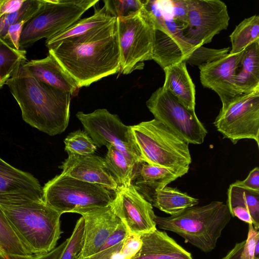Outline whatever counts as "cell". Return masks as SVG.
Masks as SVG:
<instances>
[{
	"instance_id": "30bf717a",
	"label": "cell",
	"mask_w": 259,
	"mask_h": 259,
	"mask_svg": "<svg viewBox=\"0 0 259 259\" xmlns=\"http://www.w3.org/2000/svg\"><path fill=\"white\" fill-rule=\"evenodd\" d=\"M213 123L233 144L248 139L259 147V89L240 95L221 108Z\"/></svg>"
},
{
	"instance_id": "2e32d148",
	"label": "cell",
	"mask_w": 259,
	"mask_h": 259,
	"mask_svg": "<svg viewBox=\"0 0 259 259\" xmlns=\"http://www.w3.org/2000/svg\"><path fill=\"white\" fill-rule=\"evenodd\" d=\"M80 214L84 221V234L82 250L77 257L83 258L99 252L121 221L110 206L91 209Z\"/></svg>"
},
{
	"instance_id": "83f0119b",
	"label": "cell",
	"mask_w": 259,
	"mask_h": 259,
	"mask_svg": "<svg viewBox=\"0 0 259 259\" xmlns=\"http://www.w3.org/2000/svg\"><path fill=\"white\" fill-rule=\"evenodd\" d=\"M152 60L163 69L185 61L183 54L177 44L163 32L154 29Z\"/></svg>"
},
{
	"instance_id": "7402d4cb",
	"label": "cell",
	"mask_w": 259,
	"mask_h": 259,
	"mask_svg": "<svg viewBox=\"0 0 259 259\" xmlns=\"http://www.w3.org/2000/svg\"><path fill=\"white\" fill-rule=\"evenodd\" d=\"M182 177L176 171L143 161L134 167L132 183L145 198L155 191Z\"/></svg>"
},
{
	"instance_id": "277c9868",
	"label": "cell",
	"mask_w": 259,
	"mask_h": 259,
	"mask_svg": "<svg viewBox=\"0 0 259 259\" xmlns=\"http://www.w3.org/2000/svg\"><path fill=\"white\" fill-rule=\"evenodd\" d=\"M232 217L226 204L213 201L188 208L174 215H155L154 220L159 229L175 233L186 242L208 253L215 248Z\"/></svg>"
},
{
	"instance_id": "f546056e",
	"label": "cell",
	"mask_w": 259,
	"mask_h": 259,
	"mask_svg": "<svg viewBox=\"0 0 259 259\" xmlns=\"http://www.w3.org/2000/svg\"><path fill=\"white\" fill-rule=\"evenodd\" d=\"M106 146L107 152L104 159L118 186L131 184L135 165L112 145L108 144Z\"/></svg>"
},
{
	"instance_id": "7bdbcfd3",
	"label": "cell",
	"mask_w": 259,
	"mask_h": 259,
	"mask_svg": "<svg viewBox=\"0 0 259 259\" xmlns=\"http://www.w3.org/2000/svg\"><path fill=\"white\" fill-rule=\"evenodd\" d=\"M122 242L110 248L100 251L92 255L83 258L77 257L76 259H111L113 254L120 250Z\"/></svg>"
},
{
	"instance_id": "ac0fdd59",
	"label": "cell",
	"mask_w": 259,
	"mask_h": 259,
	"mask_svg": "<svg viewBox=\"0 0 259 259\" xmlns=\"http://www.w3.org/2000/svg\"><path fill=\"white\" fill-rule=\"evenodd\" d=\"M42 188L31 174L13 167L0 157V202L43 200Z\"/></svg>"
},
{
	"instance_id": "6da1fadb",
	"label": "cell",
	"mask_w": 259,
	"mask_h": 259,
	"mask_svg": "<svg viewBox=\"0 0 259 259\" xmlns=\"http://www.w3.org/2000/svg\"><path fill=\"white\" fill-rule=\"evenodd\" d=\"M78 88L120 72L117 19L48 49Z\"/></svg>"
},
{
	"instance_id": "836d02e7",
	"label": "cell",
	"mask_w": 259,
	"mask_h": 259,
	"mask_svg": "<svg viewBox=\"0 0 259 259\" xmlns=\"http://www.w3.org/2000/svg\"><path fill=\"white\" fill-rule=\"evenodd\" d=\"M65 150L67 153L79 155L93 154L97 146L85 132L77 130L70 133L64 141Z\"/></svg>"
},
{
	"instance_id": "603a6c76",
	"label": "cell",
	"mask_w": 259,
	"mask_h": 259,
	"mask_svg": "<svg viewBox=\"0 0 259 259\" xmlns=\"http://www.w3.org/2000/svg\"><path fill=\"white\" fill-rule=\"evenodd\" d=\"M165 79L162 87L189 110L195 111V87L182 61L164 69Z\"/></svg>"
},
{
	"instance_id": "b9f144b4",
	"label": "cell",
	"mask_w": 259,
	"mask_h": 259,
	"mask_svg": "<svg viewBox=\"0 0 259 259\" xmlns=\"http://www.w3.org/2000/svg\"><path fill=\"white\" fill-rule=\"evenodd\" d=\"M25 0H0V18L19 9Z\"/></svg>"
},
{
	"instance_id": "44dd1931",
	"label": "cell",
	"mask_w": 259,
	"mask_h": 259,
	"mask_svg": "<svg viewBox=\"0 0 259 259\" xmlns=\"http://www.w3.org/2000/svg\"><path fill=\"white\" fill-rule=\"evenodd\" d=\"M227 205L232 217L259 229V191L244 188L235 182L230 185Z\"/></svg>"
},
{
	"instance_id": "1f68e13d",
	"label": "cell",
	"mask_w": 259,
	"mask_h": 259,
	"mask_svg": "<svg viewBox=\"0 0 259 259\" xmlns=\"http://www.w3.org/2000/svg\"><path fill=\"white\" fill-rule=\"evenodd\" d=\"M221 259H259V231L248 224L246 240L237 243Z\"/></svg>"
},
{
	"instance_id": "4dcf8cb0",
	"label": "cell",
	"mask_w": 259,
	"mask_h": 259,
	"mask_svg": "<svg viewBox=\"0 0 259 259\" xmlns=\"http://www.w3.org/2000/svg\"><path fill=\"white\" fill-rule=\"evenodd\" d=\"M26 54L25 50H16L0 38V89L26 61Z\"/></svg>"
},
{
	"instance_id": "d6986e66",
	"label": "cell",
	"mask_w": 259,
	"mask_h": 259,
	"mask_svg": "<svg viewBox=\"0 0 259 259\" xmlns=\"http://www.w3.org/2000/svg\"><path fill=\"white\" fill-rule=\"evenodd\" d=\"M141 245L130 259H193L191 253L157 229L140 235Z\"/></svg>"
},
{
	"instance_id": "ee69618b",
	"label": "cell",
	"mask_w": 259,
	"mask_h": 259,
	"mask_svg": "<svg viewBox=\"0 0 259 259\" xmlns=\"http://www.w3.org/2000/svg\"><path fill=\"white\" fill-rule=\"evenodd\" d=\"M67 239L48 253L34 255L31 259H60L67 244Z\"/></svg>"
},
{
	"instance_id": "f6af8a7d",
	"label": "cell",
	"mask_w": 259,
	"mask_h": 259,
	"mask_svg": "<svg viewBox=\"0 0 259 259\" xmlns=\"http://www.w3.org/2000/svg\"><path fill=\"white\" fill-rule=\"evenodd\" d=\"M0 259H1V257H0Z\"/></svg>"
},
{
	"instance_id": "ab89813d",
	"label": "cell",
	"mask_w": 259,
	"mask_h": 259,
	"mask_svg": "<svg viewBox=\"0 0 259 259\" xmlns=\"http://www.w3.org/2000/svg\"><path fill=\"white\" fill-rule=\"evenodd\" d=\"M128 234L125 225L121 222L107 238L100 251L108 249L122 242Z\"/></svg>"
},
{
	"instance_id": "7c38bea8",
	"label": "cell",
	"mask_w": 259,
	"mask_h": 259,
	"mask_svg": "<svg viewBox=\"0 0 259 259\" xmlns=\"http://www.w3.org/2000/svg\"><path fill=\"white\" fill-rule=\"evenodd\" d=\"M188 26L184 36L195 46L211 41L227 29L230 17L227 5L220 0H186Z\"/></svg>"
},
{
	"instance_id": "4fadbf2b",
	"label": "cell",
	"mask_w": 259,
	"mask_h": 259,
	"mask_svg": "<svg viewBox=\"0 0 259 259\" xmlns=\"http://www.w3.org/2000/svg\"><path fill=\"white\" fill-rule=\"evenodd\" d=\"M142 9L154 29L164 33L181 49L185 60L200 46H195L185 37L188 26L186 0H142Z\"/></svg>"
},
{
	"instance_id": "ba28073f",
	"label": "cell",
	"mask_w": 259,
	"mask_h": 259,
	"mask_svg": "<svg viewBox=\"0 0 259 259\" xmlns=\"http://www.w3.org/2000/svg\"><path fill=\"white\" fill-rule=\"evenodd\" d=\"M117 24L120 72L128 74L152 60L154 28L142 9L127 18H117Z\"/></svg>"
},
{
	"instance_id": "d4e9b609",
	"label": "cell",
	"mask_w": 259,
	"mask_h": 259,
	"mask_svg": "<svg viewBox=\"0 0 259 259\" xmlns=\"http://www.w3.org/2000/svg\"><path fill=\"white\" fill-rule=\"evenodd\" d=\"M145 199L153 206L170 215L178 214L199 203L198 199L167 186L155 191Z\"/></svg>"
},
{
	"instance_id": "60d3db41",
	"label": "cell",
	"mask_w": 259,
	"mask_h": 259,
	"mask_svg": "<svg viewBox=\"0 0 259 259\" xmlns=\"http://www.w3.org/2000/svg\"><path fill=\"white\" fill-rule=\"evenodd\" d=\"M235 183L249 189L259 191V168L254 167L249 173L245 179L237 180Z\"/></svg>"
},
{
	"instance_id": "8992f818",
	"label": "cell",
	"mask_w": 259,
	"mask_h": 259,
	"mask_svg": "<svg viewBox=\"0 0 259 259\" xmlns=\"http://www.w3.org/2000/svg\"><path fill=\"white\" fill-rule=\"evenodd\" d=\"M42 190L44 201L61 214H80L95 208L108 206L115 197V191L102 185L61 174L46 183Z\"/></svg>"
},
{
	"instance_id": "8d00e7d4",
	"label": "cell",
	"mask_w": 259,
	"mask_h": 259,
	"mask_svg": "<svg viewBox=\"0 0 259 259\" xmlns=\"http://www.w3.org/2000/svg\"><path fill=\"white\" fill-rule=\"evenodd\" d=\"M84 234V221L81 217L76 222L71 236L60 259H76L82 250Z\"/></svg>"
},
{
	"instance_id": "484cf974",
	"label": "cell",
	"mask_w": 259,
	"mask_h": 259,
	"mask_svg": "<svg viewBox=\"0 0 259 259\" xmlns=\"http://www.w3.org/2000/svg\"><path fill=\"white\" fill-rule=\"evenodd\" d=\"M33 256L14 230L0 207L1 259H31Z\"/></svg>"
},
{
	"instance_id": "4316f807",
	"label": "cell",
	"mask_w": 259,
	"mask_h": 259,
	"mask_svg": "<svg viewBox=\"0 0 259 259\" xmlns=\"http://www.w3.org/2000/svg\"><path fill=\"white\" fill-rule=\"evenodd\" d=\"M116 18L112 17L103 7L96 10L94 14L87 18L79 19L63 31L46 39L48 49L67 38L83 34L99 27L105 25Z\"/></svg>"
},
{
	"instance_id": "ffe728a7",
	"label": "cell",
	"mask_w": 259,
	"mask_h": 259,
	"mask_svg": "<svg viewBox=\"0 0 259 259\" xmlns=\"http://www.w3.org/2000/svg\"><path fill=\"white\" fill-rule=\"evenodd\" d=\"M22 66L41 82L71 95L79 89L74 80L50 54L43 59L25 61Z\"/></svg>"
},
{
	"instance_id": "7a4b0ae2",
	"label": "cell",
	"mask_w": 259,
	"mask_h": 259,
	"mask_svg": "<svg viewBox=\"0 0 259 259\" xmlns=\"http://www.w3.org/2000/svg\"><path fill=\"white\" fill-rule=\"evenodd\" d=\"M17 102L23 120L49 136L67 128L71 95L38 80L21 64L6 84Z\"/></svg>"
},
{
	"instance_id": "e575fe53",
	"label": "cell",
	"mask_w": 259,
	"mask_h": 259,
	"mask_svg": "<svg viewBox=\"0 0 259 259\" xmlns=\"http://www.w3.org/2000/svg\"><path fill=\"white\" fill-rule=\"evenodd\" d=\"M103 2L107 12L116 19L133 16L143 8L142 0H105Z\"/></svg>"
},
{
	"instance_id": "f1b7e54d",
	"label": "cell",
	"mask_w": 259,
	"mask_h": 259,
	"mask_svg": "<svg viewBox=\"0 0 259 259\" xmlns=\"http://www.w3.org/2000/svg\"><path fill=\"white\" fill-rule=\"evenodd\" d=\"M231 49L229 53H240L259 41V16L254 15L244 19L237 25L230 35Z\"/></svg>"
},
{
	"instance_id": "5bb4252c",
	"label": "cell",
	"mask_w": 259,
	"mask_h": 259,
	"mask_svg": "<svg viewBox=\"0 0 259 259\" xmlns=\"http://www.w3.org/2000/svg\"><path fill=\"white\" fill-rule=\"evenodd\" d=\"M110 206L130 234L141 235L157 229L153 206L132 183L118 186Z\"/></svg>"
},
{
	"instance_id": "f35d334b",
	"label": "cell",
	"mask_w": 259,
	"mask_h": 259,
	"mask_svg": "<svg viewBox=\"0 0 259 259\" xmlns=\"http://www.w3.org/2000/svg\"><path fill=\"white\" fill-rule=\"evenodd\" d=\"M26 23L25 21H21L11 25L3 38L8 45L16 50L20 49L19 45L20 35Z\"/></svg>"
},
{
	"instance_id": "d6a6232c",
	"label": "cell",
	"mask_w": 259,
	"mask_h": 259,
	"mask_svg": "<svg viewBox=\"0 0 259 259\" xmlns=\"http://www.w3.org/2000/svg\"><path fill=\"white\" fill-rule=\"evenodd\" d=\"M44 0H25L17 10L0 18V38L6 35L11 25L21 21L27 22L39 10Z\"/></svg>"
},
{
	"instance_id": "3957f363",
	"label": "cell",
	"mask_w": 259,
	"mask_h": 259,
	"mask_svg": "<svg viewBox=\"0 0 259 259\" xmlns=\"http://www.w3.org/2000/svg\"><path fill=\"white\" fill-rule=\"evenodd\" d=\"M12 227L33 255L56 247L62 232L61 214L43 200L32 199L0 202Z\"/></svg>"
},
{
	"instance_id": "9a60e30c",
	"label": "cell",
	"mask_w": 259,
	"mask_h": 259,
	"mask_svg": "<svg viewBox=\"0 0 259 259\" xmlns=\"http://www.w3.org/2000/svg\"><path fill=\"white\" fill-rule=\"evenodd\" d=\"M244 50L231 54L214 62L198 67L202 85L214 91L225 108L231 101L242 95L235 86L234 77L242 59Z\"/></svg>"
},
{
	"instance_id": "d590c367",
	"label": "cell",
	"mask_w": 259,
	"mask_h": 259,
	"mask_svg": "<svg viewBox=\"0 0 259 259\" xmlns=\"http://www.w3.org/2000/svg\"><path fill=\"white\" fill-rule=\"evenodd\" d=\"M230 49L229 47L210 49L201 46L195 49L185 61L191 65L199 67L224 57L229 53Z\"/></svg>"
},
{
	"instance_id": "8fae6325",
	"label": "cell",
	"mask_w": 259,
	"mask_h": 259,
	"mask_svg": "<svg viewBox=\"0 0 259 259\" xmlns=\"http://www.w3.org/2000/svg\"><path fill=\"white\" fill-rule=\"evenodd\" d=\"M155 119L160 121L189 144H201L207 134L195 111L189 110L160 87L146 101Z\"/></svg>"
},
{
	"instance_id": "9c48e42d",
	"label": "cell",
	"mask_w": 259,
	"mask_h": 259,
	"mask_svg": "<svg viewBox=\"0 0 259 259\" xmlns=\"http://www.w3.org/2000/svg\"><path fill=\"white\" fill-rule=\"evenodd\" d=\"M76 116L97 147L110 144L135 165L143 161L131 126L124 124L117 115L98 109L87 114L78 111Z\"/></svg>"
},
{
	"instance_id": "5b68a950",
	"label": "cell",
	"mask_w": 259,
	"mask_h": 259,
	"mask_svg": "<svg viewBox=\"0 0 259 259\" xmlns=\"http://www.w3.org/2000/svg\"><path fill=\"white\" fill-rule=\"evenodd\" d=\"M132 133L145 162L187 174L192 158L189 143L156 119L131 126Z\"/></svg>"
},
{
	"instance_id": "52a82bcc",
	"label": "cell",
	"mask_w": 259,
	"mask_h": 259,
	"mask_svg": "<svg viewBox=\"0 0 259 259\" xmlns=\"http://www.w3.org/2000/svg\"><path fill=\"white\" fill-rule=\"evenodd\" d=\"M98 0H44L39 10L24 25L20 49L30 47L63 31L78 21Z\"/></svg>"
},
{
	"instance_id": "74e56055",
	"label": "cell",
	"mask_w": 259,
	"mask_h": 259,
	"mask_svg": "<svg viewBox=\"0 0 259 259\" xmlns=\"http://www.w3.org/2000/svg\"><path fill=\"white\" fill-rule=\"evenodd\" d=\"M141 245L140 235L129 233L123 241L119 252L125 259H130L138 251Z\"/></svg>"
},
{
	"instance_id": "cb8c5ba5",
	"label": "cell",
	"mask_w": 259,
	"mask_h": 259,
	"mask_svg": "<svg viewBox=\"0 0 259 259\" xmlns=\"http://www.w3.org/2000/svg\"><path fill=\"white\" fill-rule=\"evenodd\" d=\"M238 68L234 79L238 92L243 94L259 89V41L244 50Z\"/></svg>"
},
{
	"instance_id": "e0dca14e",
	"label": "cell",
	"mask_w": 259,
	"mask_h": 259,
	"mask_svg": "<svg viewBox=\"0 0 259 259\" xmlns=\"http://www.w3.org/2000/svg\"><path fill=\"white\" fill-rule=\"evenodd\" d=\"M67 153L68 157L59 166L62 169L61 174L115 191L118 183L108 169L104 158L93 154Z\"/></svg>"
}]
</instances>
